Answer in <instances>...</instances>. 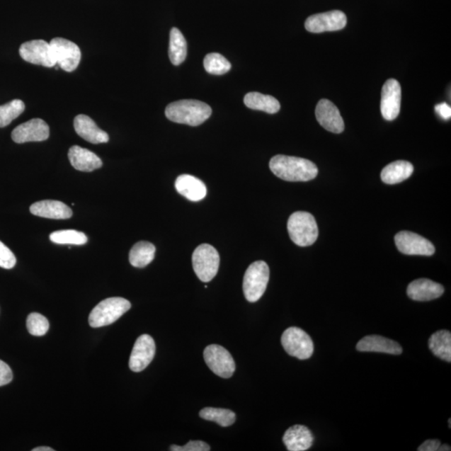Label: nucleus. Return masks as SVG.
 I'll return each instance as SVG.
<instances>
[{"label": "nucleus", "mask_w": 451, "mask_h": 451, "mask_svg": "<svg viewBox=\"0 0 451 451\" xmlns=\"http://www.w3.org/2000/svg\"><path fill=\"white\" fill-rule=\"evenodd\" d=\"M287 231L290 239L300 246L313 245L319 236V229L315 218L309 212H296L287 221Z\"/></svg>", "instance_id": "3"}, {"label": "nucleus", "mask_w": 451, "mask_h": 451, "mask_svg": "<svg viewBox=\"0 0 451 451\" xmlns=\"http://www.w3.org/2000/svg\"><path fill=\"white\" fill-rule=\"evenodd\" d=\"M219 265V253L212 246L202 244L195 249L193 254V266L195 273L202 282L212 281L217 275Z\"/></svg>", "instance_id": "6"}, {"label": "nucleus", "mask_w": 451, "mask_h": 451, "mask_svg": "<svg viewBox=\"0 0 451 451\" xmlns=\"http://www.w3.org/2000/svg\"><path fill=\"white\" fill-rule=\"evenodd\" d=\"M435 113L438 114L441 118L447 120L450 119L451 108L448 104L440 103L435 107Z\"/></svg>", "instance_id": "37"}, {"label": "nucleus", "mask_w": 451, "mask_h": 451, "mask_svg": "<svg viewBox=\"0 0 451 451\" xmlns=\"http://www.w3.org/2000/svg\"><path fill=\"white\" fill-rule=\"evenodd\" d=\"M170 450L173 451H209L211 448L202 440H190L184 446L171 445Z\"/></svg>", "instance_id": "35"}, {"label": "nucleus", "mask_w": 451, "mask_h": 451, "mask_svg": "<svg viewBox=\"0 0 451 451\" xmlns=\"http://www.w3.org/2000/svg\"><path fill=\"white\" fill-rule=\"evenodd\" d=\"M155 246L148 241L135 244L129 254L130 263L135 268H145L155 258Z\"/></svg>", "instance_id": "26"}, {"label": "nucleus", "mask_w": 451, "mask_h": 451, "mask_svg": "<svg viewBox=\"0 0 451 451\" xmlns=\"http://www.w3.org/2000/svg\"><path fill=\"white\" fill-rule=\"evenodd\" d=\"M131 307V303L123 297H109L93 309L89 316V324L92 328L107 326L118 321Z\"/></svg>", "instance_id": "4"}, {"label": "nucleus", "mask_w": 451, "mask_h": 451, "mask_svg": "<svg viewBox=\"0 0 451 451\" xmlns=\"http://www.w3.org/2000/svg\"><path fill=\"white\" fill-rule=\"evenodd\" d=\"M314 435L309 428L304 426H294L283 435L282 441L290 451H304L309 450L314 443Z\"/></svg>", "instance_id": "21"}, {"label": "nucleus", "mask_w": 451, "mask_h": 451, "mask_svg": "<svg viewBox=\"0 0 451 451\" xmlns=\"http://www.w3.org/2000/svg\"><path fill=\"white\" fill-rule=\"evenodd\" d=\"M30 211L35 216L50 219H69L73 214L67 204L54 200H44L32 204Z\"/></svg>", "instance_id": "18"}, {"label": "nucleus", "mask_w": 451, "mask_h": 451, "mask_svg": "<svg viewBox=\"0 0 451 451\" xmlns=\"http://www.w3.org/2000/svg\"><path fill=\"white\" fill-rule=\"evenodd\" d=\"M20 55L25 62L45 67H54L57 62L50 44L43 40L25 42L20 48Z\"/></svg>", "instance_id": "10"}, {"label": "nucleus", "mask_w": 451, "mask_h": 451, "mask_svg": "<svg viewBox=\"0 0 451 451\" xmlns=\"http://www.w3.org/2000/svg\"><path fill=\"white\" fill-rule=\"evenodd\" d=\"M440 451H450L451 450L450 446L448 445H440L438 449Z\"/></svg>", "instance_id": "40"}, {"label": "nucleus", "mask_w": 451, "mask_h": 451, "mask_svg": "<svg viewBox=\"0 0 451 451\" xmlns=\"http://www.w3.org/2000/svg\"><path fill=\"white\" fill-rule=\"evenodd\" d=\"M347 25V17L341 11H333L311 16L305 22V29L311 33L338 31Z\"/></svg>", "instance_id": "11"}, {"label": "nucleus", "mask_w": 451, "mask_h": 451, "mask_svg": "<svg viewBox=\"0 0 451 451\" xmlns=\"http://www.w3.org/2000/svg\"><path fill=\"white\" fill-rule=\"evenodd\" d=\"M50 44L57 66L67 72L76 71L81 59L79 46L72 41L63 38H55Z\"/></svg>", "instance_id": "8"}, {"label": "nucleus", "mask_w": 451, "mask_h": 451, "mask_svg": "<svg viewBox=\"0 0 451 451\" xmlns=\"http://www.w3.org/2000/svg\"><path fill=\"white\" fill-rule=\"evenodd\" d=\"M401 87L394 79L385 82L381 93L380 110L383 118L394 120L401 113Z\"/></svg>", "instance_id": "13"}, {"label": "nucleus", "mask_w": 451, "mask_h": 451, "mask_svg": "<svg viewBox=\"0 0 451 451\" xmlns=\"http://www.w3.org/2000/svg\"><path fill=\"white\" fill-rule=\"evenodd\" d=\"M444 287L427 278L413 281L407 287V295L415 301H430L444 294Z\"/></svg>", "instance_id": "17"}, {"label": "nucleus", "mask_w": 451, "mask_h": 451, "mask_svg": "<svg viewBox=\"0 0 451 451\" xmlns=\"http://www.w3.org/2000/svg\"><path fill=\"white\" fill-rule=\"evenodd\" d=\"M25 105L21 100H13L8 103L0 105V128L6 127L24 113Z\"/></svg>", "instance_id": "31"}, {"label": "nucleus", "mask_w": 451, "mask_h": 451, "mask_svg": "<svg viewBox=\"0 0 451 451\" xmlns=\"http://www.w3.org/2000/svg\"><path fill=\"white\" fill-rule=\"evenodd\" d=\"M175 188L181 196L190 201L199 202L207 196L206 185L193 176L185 174L178 176Z\"/></svg>", "instance_id": "23"}, {"label": "nucleus", "mask_w": 451, "mask_h": 451, "mask_svg": "<svg viewBox=\"0 0 451 451\" xmlns=\"http://www.w3.org/2000/svg\"><path fill=\"white\" fill-rule=\"evenodd\" d=\"M357 350L360 352H376L401 355L402 347L392 339L379 336H370L362 338L357 343Z\"/></svg>", "instance_id": "22"}, {"label": "nucleus", "mask_w": 451, "mask_h": 451, "mask_svg": "<svg viewBox=\"0 0 451 451\" xmlns=\"http://www.w3.org/2000/svg\"><path fill=\"white\" fill-rule=\"evenodd\" d=\"M413 171V166L411 162L397 161L384 167L381 171V179L386 184H397L410 178Z\"/></svg>", "instance_id": "24"}, {"label": "nucleus", "mask_w": 451, "mask_h": 451, "mask_svg": "<svg viewBox=\"0 0 451 451\" xmlns=\"http://www.w3.org/2000/svg\"><path fill=\"white\" fill-rule=\"evenodd\" d=\"M13 379V372L6 362L0 360V386L6 385Z\"/></svg>", "instance_id": "36"}, {"label": "nucleus", "mask_w": 451, "mask_h": 451, "mask_svg": "<svg viewBox=\"0 0 451 451\" xmlns=\"http://www.w3.org/2000/svg\"><path fill=\"white\" fill-rule=\"evenodd\" d=\"M231 67L229 60L218 53L208 54L204 59V68L206 72L215 76H222L229 72Z\"/></svg>", "instance_id": "32"}, {"label": "nucleus", "mask_w": 451, "mask_h": 451, "mask_svg": "<svg viewBox=\"0 0 451 451\" xmlns=\"http://www.w3.org/2000/svg\"><path fill=\"white\" fill-rule=\"evenodd\" d=\"M28 331L34 336H43L48 332L50 324L45 316L38 313H32L27 318Z\"/></svg>", "instance_id": "33"}, {"label": "nucleus", "mask_w": 451, "mask_h": 451, "mask_svg": "<svg viewBox=\"0 0 451 451\" xmlns=\"http://www.w3.org/2000/svg\"><path fill=\"white\" fill-rule=\"evenodd\" d=\"M199 415L203 420L216 422L222 427L231 426L236 421L235 413L227 409L207 407L202 409Z\"/></svg>", "instance_id": "29"}, {"label": "nucleus", "mask_w": 451, "mask_h": 451, "mask_svg": "<svg viewBox=\"0 0 451 451\" xmlns=\"http://www.w3.org/2000/svg\"><path fill=\"white\" fill-rule=\"evenodd\" d=\"M68 157L74 169L86 173L99 169L103 165L101 158L94 152L79 146L69 149Z\"/></svg>", "instance_id": "20"}, {"label": "nucleus", "mask_w": 451, "mask_h": 451, "mask_svg": "<svg viewBox=\"0 0 451 451\" xmlns=\"http://www.w3.org/2000/svg\"><path fill=\"white\" fill-rule=\"evenodd\" d=\"M156 345L154 339L148 334H142L135 343L129 366L133 372H142L154 359Z\"/></svg>", "instance_id": "14"}, {"label": "nucleus", "mask_w": 451, "mask_h": 451, "mask_svg": "<svg viewBox=\"0 0 451 451\" xmlns=\"http://www.w3.org/2000/svg\"><path fill=\"white\" fill-rule=\"evenodd\" d=\"M50 137V127L45 120L32 119L13 130L11 134L13 141L18 143L44 142Z\"/></svg>", "instance_id": "15"}, {"label": "nucleus", "mask_w": 451, "mask_h": 451, "mask_svg": "<svg viewBox=\"0 0 451 451\" xmlns=\"http://www.w3.org/2000/svg\"><path fill=\"white\" fill-rule=\"evenodd\" d=\"M269 268L263 261H257L250 265L244 278V292L246 299L255 303L261 299L267 290L269 281Z\"/></svg>", "instance_id": "5"}, {"label": "nucleus", "mask_w": 451, "mask_h": 451, "mask_svg": "<svg viewBox=\"0 0 451 451\" xmlns=\"http://www.w3.org/2000/svg\"><path fill=\"white\" fill-rule=\"evenodd\" d=\"M74 127L76 133L86 141L92 144L106 143L109 142V136L102 131L89 116L79 115L74 118Z\"/></svg>", "instance_id": "19"}, {"label": "nucleus", "mask_w": 451, "mask_h": 451, "mask_svg": "<svg viewBox=\"0 0 451 451\" xmlns=\"http://www.w3.org/2000/svg\"><path fill=\"white\" fill-rule=\"evenodd\" d=\"M281 343L288 355L296 357L297 359L305 360L313 355L314 342L303 329L288 328L282 333Z\"/></svg>", "instance_id": "7"}, {"label": "nucleus", "mask_w": 451, "mask_h": 451, "mask_svg": "<svg viewBox=\"0 0 451 451\" xmlns=\"http://www.w3.org/2000/svg\"><path fill=\"white\" fill-rule=\"evenodd\" d=\"M440 441L438 440H429L425 441L420 447L418 448V451H437L438 450Z\"/></svg>", "instance_id": "38"}, {"label": "nucleus", "mask_w": 451, "mask_h": 451, "mask_svg": "<svg viewBox=\"0 0 451 451\" xmlns=\"http://www.w3.org/2000/svg\"><path fill=\"white\" fill-rule=\"evenodd\" d=\"M32 451H54V450L50 447H46V446H41V447L35 448Z\"/></svg>", "instance_id": "39"}, {"label": "nucleus", "mask_w": 451, "mask_h": 451, "mask_svg": "<svg viewBox=\"0 0 451 451\" xmlns=\"http://www.w3.org/2000/svg\"><path fill=\"white\" fill-rule=\"evenodd\" d=\"M449 426H450V428L451 427V420H450V418L449 420Z\"/></svg>", "instance_id": "41"}, {"label": "nucleus", "mask_w": 451, "mask_h": 451, "mask_svg": "<svg viewBox=\"0 0 451 451\" xmlns=\"http://www.w3.org/2000/svg\"><path fill=\"white\" fill-rule=\"evenodd\" d=\"M16 264L15 254L0 241V268L11 269L16 266Z\"/></svg>", "instance_id": "34"}, {"label": "nucleus", "mask_w": 451, "mask_h": 451, "mask_svg": "<svg viewBox=\"0 0 451 451\" xmlns=\"http://www.w3.org/2000/svg\"><path fill=\"white\" fill-rule=\"evenodd\" d=\"M316 118L327 131L341 133L345 130V122L337 106L329 100H321L316 106Z\"/></svg>", "instance_id": "16"}, {"label": "nucleus", "mask_w": 451, "mask_h": 451, "mask_svg": "<svg viewBox=\"0 0 451 451\" xmlns=\"http://www.w3.org/2000/svg\"><path fill=\"white\" fill-rule=\"evenodd\" d=\"M50 239L57 244L84 245L87 243V236L84 232L76 230H60L52 232Z\"/></svg>", "instance_id": "30"}, {"label": "nucleus", "mask_w": 451, "mask_h": 451, "mask_svg": "<svg viewBox=\"0 0 451 451\" xmlns=\"http://www.w3.org/2000/svg\"><path fill=\"white\" fill-rule=\"evenodd\" d=\"M272 173L287 181H308L317 176L319 170L314 162L304 158L278 155L269 164Z\"/></svg>", "instance_id": "1"}, {"label": "nucleus", "mask_w": 451, "mask_h": 451, "mask_svg": "<svg viewBox=\"0 0 451 451\" xmlns=\"http://www.w3.org/2000/svg\"><path fill=\"white\" fill-rule=\"evenodd\" d=\"M430 350L445 361H451V333L448 330H440L432 334L429 341Z\"/></svg>", "instance_id": "27"}, {"label": "nucleus", "mask_w": 451, "mask_h": 451, "mask_svg": "<svg viewBox=\"0 0 451 451\" xmlns=\"http://www.w3.org/2000/svg\"><path fill=\"white\" fill-rule=\"evenodd\" d=\"M399 252L406 255L432 256L435 252V246L429 240L415 232H399L394 238Z\"/></svg>", "instance_id": "12"}, {"label": "nucleus", "mask_w": 451, "mask_h": 451, "mask_svg": "<svg viewBox=\"0 0 451 451\" xmlns=\"http://www.w3.org/2000/svg\"><path fill=\"white\" fill-rule=\"evenodd\" d=\"M244 104L250 109L262 110L268 114H275L280 110V103L273 96L258 92H250L244 97Z\"/></svg>", "instance_id": "25"}, {"label": "nucleus", "mask_w": 451, "mask_h": 451, "mask_svg": "<svg viewBox=\"0 0 451 451\" xmlns=\"http://www.w3.org/2000/svg\"><path fill=\"white\" fill-rule=\"evenodd\" d=\"M165 114L171 122L198 127L210 118L212 108L202 101L183 100L167 105Z\"/></svg>", "instance_id": "2"}, {"label": "nucleus", "mask_w": 451, "mask_h": 451, "mask_svg": "<svg viewBox=\"0 0 451 451\" xmlns=\"http://www.w3.org/2000/svg\"><path fill=\"white\" fill-rule=\"evenodd\" d=\"M204 360L214 374L222 378L229 379L234 374L235 362L231 353L217 345L209 346L204 350Z\"/></svg>", "instance_id": "9"}, {"label": "nucleus", "mask_w": 451, "mask_h": 451, "mask_svg": "<svg viewBox=\"0 0 451 451\" xmlns=\"http://www.w3.org/2000/svg\"><path fill=\"white\" fill-rule=\"evenodd\" d=\"M187 41L181 32L173 28L170 32L169 58L174 66H179L187 58Z\"/></svg>", "instance_id": "28"}]
</instances>
